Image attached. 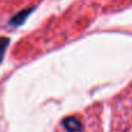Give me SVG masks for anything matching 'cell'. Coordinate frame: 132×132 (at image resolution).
<instances>
[{"label": "cell", "instance_id": "cell-3", "mask_svg": "<svg viewBox=\"0 0 132 132\" xmlns=\"http://www.w3.org/2000/svg\"><path fill=\"white\" fill-rule=\"evenodd\" d=\"M9 42H11V39H9L8 37H4V36L0 37V63L4 59L6 50L9 45Z\"/></svg>", "mask_w": 132, "mask_h": 132}, {"label": "cell", "instance_id": "cell-1", "mask_svg": "<svg viewBox=\"0 0 132 132\" xmlns=\"http://www.w3.org/2000/svg\"><path fill=\"white\" fill-rule=\"evenodd\" d=\"M36 9V7H30V8H26L23 11H20L19 13H16L15 15H13L11 18V20L8 21V24L12 27H20L26 22V20L28 19V16Z\"/></svg>", "mask_w": 132, "mask_h": 132}, {"label": "cell", "instance_id": "cell-2", "mask_svg": "<svg viewBox=\"0 0 132 132\" xmlns=\"http://www.w3.org/2000/svg\"><path fill=\"white\" fill-rule=\"evenodd\" d=\"M63 125L68 132H79L81 130V124L78 119L73 118V117H68V118L64 119Z\"/></svg>", "mask_w": 132, "mask_h": 132}]
</instances>
